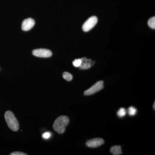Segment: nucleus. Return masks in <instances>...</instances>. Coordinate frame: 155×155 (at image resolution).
<instances>
[{
    "label": "nucleus",
    "mask_w": 155,
    "mask_h": 155,
    "mask_svg": "<svg viewBox=\"0 0 155 155\" xmlns=\"http://www.w3.org/2000/svg\"><path fill=\"white\" fill-rule=\"evenodd\" d=\"M35 24V22L31 18L25 19L22 22V30L24 31H28L33 28Z\"/></svg>",
    "instance_id": "obj_7"
},
{
    "label": "nucleus",
    "mask_w": 155,
    "mask_h": 155,
    "mask_svg": "<svg viewBox=\"0 0 155 155\" xmlns=\"http://www.w3.org/2000/svg\"><path fill=\"white\" fill-rule=\"evenodd\" d=\"M51 134L50 132H46L43 134L42 135V137L44 139H48L51 137Z\"/></svg>",
    "instance_id": "obj_15"
},
{
    "label": "nucleus",
    "mask_w": 155,
    "mask_h": 155,
    "mask_svg": "<svg viewBox=\"0 0 155 155\" xmlns=\"http://www.w3.org/2000/svg\"><path fill=\"white\" fill-rule=\"evenodd\" d=\"M82 63L81 59H75L72 62V64L75 67H79Z\"/></svg>",
    "instance_id": "obj_14"
},
{
    "label": "nucleus",
    "mask_w": 155,
    "mask_h": 155,
    "mask_svg": "<svg viewBox=\"0 0 155 155\" xmlns=\"http://www.w3.org/2000/svg\"><path fill=\"white\" fill-rule=\"evenodd\" d=\"M104 81H100L94 84L91 87L84 92V95L86 96L91 95L96 93L104 88Z\"/></svg>",
    "instance_id": "obj_3"
},
{
    "label": "nucleus",
    "mask_w": 155,
    "mask_h": 155,
    "mask_svg": "<svg viewBox=\"0 0 155 155\" xmlns=\"http://www.w3.org/2000/svg\"><path fill=\"white\" fill-rule=\"evenodd\" d=\"M97 21V18L95 16L90 17L83 24L82 29L85 32L89 31L95 26Z\"/></svg>",
    "instance_id": "obj_4"
},
{
    "label": "nucleus",
    "mask_w": 155,
    "mask_h": 155,
    "mask_svg": "<svg viewBox=\"0 0 155 155\" xmlns=\"http://www.w3.org/2000/svg\"><path fill=\"white\" fill-rule=\"evenodd\" d=\"M69 119L67 116H59L54 122L53 125L54 130L60 134L64 133L66 130V127L69 124Z\"/></svg>",
    "instance_id": "obj_1"
},
{
    "label": "nucleus",
    "mask_w": 155,
    "mask_h": 155,
    "mask_svg": "<svg viewBox=\"0 0 155 155\" xmlns=\"http://www.w3.org/2000/svg\"><path fill=\"white\" fill-rule=\"evenodd\" d=\"M104 143V141L103 139L96 138L87 141L86 145L88 147L96 148L101 146Z\"/></svg>",
    "instance_id": "obj_6"
},
{
    "label": "nucleus",
    "mask_w": 155,
    "mask_h": 155,
    "mask_svg": "<svg viewBox=\"0 0 155 155\" xmlns=\"http://www.w3.org/2000/svg\"><path fill=\"white\" fill-rule=\"evenodd\" d=\"M82 63L81 64L79 68L81 69H90L94 64V62H92L91 59H88L86 58H81Z\"/></svg>",
    "instance_id": "obj_8"
},
{
    "label": "nucleus",
    "mask_w": 155,
    "mask_h": 155,
    "mask_svg": "<svg viewBox=\"0 0 155 155\" xmlns=\"http://www.w3.org/2000/svg\"><path fill=\"white\" fill-rule=\"evenodd\" d=\"M63 78L65 80L67 81H71L73 78V76L72 74L69 73L68 72H64L63 74Z\"/></svg>",
    "instance_id": "obj_12"
},
{
    "label": "nucleus",
    "mask_w": 155,
    "mask_h": 155,
    "mask_svg": "<svg viewBox=\"0 0 155 155\" xmlns=\"http://www.w3.org/2000/svg\"><path fill=\"white\" fill-rule=\"evenodd\" d=\"M153 108L154 110L155 109V102L154 103L153 105Z\"/></svg>",
    "instance_id": "obj_17"
},
{
    "label": "nucleus",
    "mask_w": 155,
    "mask_h": 155,
    "mask_svg": "<svg viewBox=\"0 0 155 155\" xmlns=\"http://www.w3.org/2000/svg\"><path fill=\"white\" fill-rule=\"evenodd\" d=\"M33 55L38 58H48L52 55V53L50 50L46 49H38L32 51Z\"/></svg>",
    "instance_id": "obj_5"
},
{
    "label": "nucleus",
    "mask_w": 155,
    "mask_h": 155,
    "mask_svg": "<svg viewBox=\"0 0 155 155\" xmlns=\"http://www.w3.org/2000/svg\"><path fill=\"white\" fill-rule=\"evenodd\" d=\"M117 114L120 118L124 117L126 114V110L124 108H121L117 112Z\"/></svg>",
    "instance_id": "obj_11"
},
{
    "label": "nucleus",
    "mask_w": 155,
    "mask_h": 155,
    "mask_svg": "<svg viewBox=\"0 0 155 155\" xmlns=\"http://www.w3.org/2000/svg\"><path fill=\"white\" fill-rule=\"evenodd\" d=\"M11 155H26L25 153L20 152H15L10 154Z\"/></svg>",
    "instance_id": "obj_16"
},
{
    "label": "nucleus",
    "mask_w": 155,
    "mask_h": 155,
    "mask_svg": "<svg viewBox=\"0 0 155 155\" xmlns=\"http://www.w3.org/2000/svg\"><path fill=\"white\" fill-rule=\"evenodd\" d=\"M111 153L114 155H119L122 154V151L120 146H114L110 149Z\"/></svg>",
    "instance_id": "obj_9"
},
{
    "label": "nucleus",
    "mask_w": 155,
    "mask_h": 155,
    "mask_svg": "<svg viewBox=\"0 0 155 155\" xmlns=\"http://www.w3.org/2000/svg\"><path fill=\"white\" fill-rule=\"evenodd\" d=\"M137 110L133 107H130L127 110L128 115L130 116H135L137 114Z\"/></svg>",
    "instance_id": "obj_10"
},
{
    "label": "nucleus",
    "mask_w": 155,
    "mask_h": 155,
    "mask_svg": "<svg viewBox=\"0 0 155 155\" xmlns=\"http://www.w3.org/2000/svg\"><path fill=\"white\" fill-rule=\"evenodd\" d=\"M5 117L9 128L13 131H17L19 128V122L14 114L11 111H7L5 114Z\"/></svg>",
    "instance_id": "obj_2"
},
{
    "label": "nucleus",
    "mask_w": 155,
    "mask_h": 155,
    "mask_svg": "<svg viewBox=\"0 0 155 155\" xmlns=\"http://www.w3.org/2000/svg\"><path fill=\"white\" fill-rule=\"evenodd\" d=\"M148 25L150 27L153 29L155 28V17H152L149 19L148 22Z\"/></svg>",
    "instance_id": "obj_13"
}]
</instances>
